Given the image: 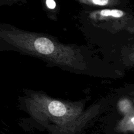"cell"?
Segmentation results:
<instances>
[{"label":"cell","mask_w":134,"mask_h":134,"mask_svg":"<svg viewBox=\"0 0 134 134\" xmlns=\"http://www.w3.org/2000/svg\"><path fill=\"white\" fill-rule=\"evenodd\" d=\"M26 105L31 117L52 134H75L98 111L95 107L86 111L82 104L62 102L40 93L31 94Z\"/></svg>","instance_id":"cell-1"},{"label":"cell","mask_w":134,"mask_h":134,"mask_svg":"<svg viewBox=\"0 0 134 134\" xmlns=\"http://www.w3.org/2000/svg\"><path fill=\"white\" fill-rule=\"evenodd\" d=\"M1 39L19 51L49 62L83 70L86 62L77 48L63 44L48 36L17 28L2 29Z\"/></svg>","instance_id":"cell-2"},{"label":"cell","mask_w":134,"mask_h":134,"mask_svg":"<svg viewBox=\"0 0 134 134\" xmlns=\"http://www.w3.org/2000/svg\"><path fill=\"white\" fill-rule=\"evenodd\" d=\"M118 132H134V108L129 113L124 115V117L118 123L115 128Z\"/></svg>","instance_id":"cell-3"},{"label":"cell","mask_w":134,"mask_h":134,"mask_svg":"<svg viewBox=\"0 0 134 134\" xmlns=\"http://www.w3.org/2000/svg\"><path fill=\"white\" fill-rule=\"evenodd\" d=\"M80 2L92 6L107 7L116 5L120 3L119 0H78Z\"/></svg>","instance_id":"cell-4"},{"label":"cell","mask_w":134,"mask_h":134,"mask_svg":"<svg viewBox=\"0 0 134 134\" xmlns=\"http://www.w3.org/2000/svg\"><path fill=\"white\" fill-rule=\"evenodd\" d=\"M119 107L120 111L122 113H124V115L129 113L133 109L132 107V103L128 99H124L120 100L119 103Z\"/></svg>","instance_id":"cell-5"},{"label":"cell","mask_w":134,"mask_h":134,"mask_svg":"<svg viewBox=\"0 0 134 134\" xmlns=\"http://www.w3.org/2000/svg\"><path fill=\"white\" fill-rule=\"evenodd\" d=\"M46 5L50 9H54L56 8V4L54 0H46Z\"/></svg>","instance_id":"cell-6"}]
</instances>
